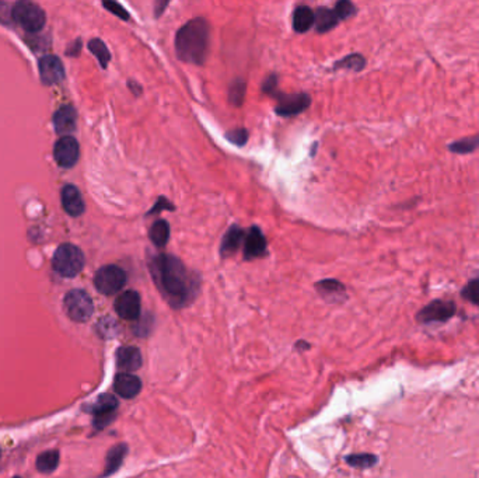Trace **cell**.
Listing matches in <instances>:
<instances>
[{"label":"cell","instance_id":"obj_5","mask_svg":"<svg viewBox=\"0 0 479 478\" xmlns=\"http://www.w3.org/2000/svg\"><path fill=\"white\" fill-rule=\"evenodd\" d=\"M64 307L68 317L76 323H86L94 313V304L90 295L82 289H73L66 293Z\"/></svg>","mask_w":479,"mask_h":478},{"label":"cell","instance_id":"obj_39","mask_svg":"<svg viewBox=\"0 0 479 478\" xmlns=\"http://www.w3.org/2000/svg\"><path fill=\"white\" fill-rule=\"evenodd\" d=\"M15 478H22V477H15Z\"/></svg>","mask_w":479,"mask_h":478},{"label":"cell","instance_id":"obj_16","mask_svg":"<svg viewBox=\"0 0 479 478\" xmlns=\"http://www.w3.org/2000/svg\"><path fill=\"white\" fill-rule=\"evenodd\" d=\"M76 120L78 114L72 106L61 107L54 115V127L57 134L69 136V134L73 132L76 128Z\"/></svg>","mask_w":479,"mask_h":478},{"label":"cell","instance_id":"obj_36","mask_svg":"<svg viewBox=\"0 0 479 478\" xmlns=\"http://www.w3.org/2000/svg\"><path fill=\"white\" fill-rule=\"evenodd\" d=\"M80 50H82V41L78 40V41H75V43L71 45V48H69L66 52H68L69 57H78V55L80 54Z\"/></svg>","mask_w":479,"mask_h":478},{"label":"cell","instance_id":"obj_24","mask_svg":"<svg viewBox=\"0 0 479 478\" xmlns=\"http://www.w3.org/2000/svg\"><path fill=\"white\" fill-rule=\"evenodd\" d=\"M149 236H150V240L156 246H159V247L166 246L169 239H170V226H169V223L166 220L155 222V225L150 227Z\"/></svg>","mask_w":479,"mask_h":478},{"label":"cell","instance_id":"obj_22","mask_svg":"<svg viewBox=\"0 0 479 478\" xmlns=\"http://www.w3.org/2000/svg\"><path fill=\"white\" fill-rule=\"evenodd\" d=\"M314 17H315L314 23L317 26V31L318 33H327V31L332 30L338 24V22H339V19L335 15V12L329 10L327 8L318 9L317 15H314Z\"/></svg>","mask_w":479,"mask_h":478},{"label":"cell","instance_id":"obj_31","mask_svg":"<svg viewBox=\"0 0 479 478\" xmlns=\"http://www.w3.org/2000/svg\"><path fill=\"white\" fill-rule=\"evenodd\" d=\"M335 15L338 16L339 20H346L349 17H352L356 13V8L353 3L346 2V0H342V2H338L335 6Z\"/></svg>","mask_w":479,"mask_h":478},{"label":"cell","instance_id":"obj_26","mask_svg":"<svg viewBox=\"0 0 479 478\" xmlns=\"http://www.w3.org/2000/svg\"><path fill=\"white\" fill-rule=\"evenodd\" d=\"M89 50L96 55V58L99 59L100 65L106 69V68L108 66L110 59H111V54H110L107 45H106L101 40L94 38V40H92V41L89 43Z\"/></svg>","mask_w":479,"mask_h":478},{"label":"cell","instance_id":"obj_12","mask_svg":"<svg viewBox=\"0 0 479 478\" xmlns=\"http://www.w3.org/2000/svg\"><path fill=\"white\" fill-rule=\"evenodd\" d=\"M38 71H40L43 83L48 86L61 83L65 79L64 64L58 57H54V55L43 57L38 62Z\"/></svg>","mask_w":479,"mask_h":478},{"label":"cell","instance_id":"obj_21","mask_svg":"<svg viewBox=\"0 0 479 478\" xmlns=\"http://www.w3.org/2000/svg\"><path fill=\"white\" fill-rule=\"evenodd\" d=\"M315 22L314 13L307 6H299L293 13V27L297 33L308 31Z\"/></svg>","mask_w":479,"mask_h":478},{"label":"cell","instance_id":"obj_34","mask_svg":"<svg viewBox=\"0 0 479 478\" xmlns=\"http://www.w3.org/2000/svg\"><path fill=\"white\" fill-rule=\"evenodd\" d=\"M276 86H278V80H276V76L273 75L265 80V83L262 85V92L269 96H276L278 94Z\"/></svg>","mask_w":479,"mask_h":478},{"label":"cell","instance_id":"obj_19","mask_svg":"<svg viewBox=\"0 0 479 478\" xmlns=\"http://www.w3.org/2000/svg\"><path fill=\"white\" fill-rule=\"evenodd\" d=\"M315 288L320 292V295L329 302H341L346 296L345 286L335 279H324L318 282Z\"/></svg>","mask_w":479,"mask_h":478},{"label":"cell","instance_id":"obj_29","mask_svg":"<svg viewBox=\"0 0 479 478\" xmlns=\"http://www.w3.org/2000/svg\"><path fill=\"white\" fill-rule=\"evenodd\" d=\"M461 296L469 303L479 306V278L469 281L461 290Z\"/></svg>","mask_w":479,"mask_h":478},{"label":"cell","instance_id":"obj_13","mask_svg":"<svg viewBox=\"0 0 479 478\" xmlns=\"http://www.w3.org/2000/svg\"><path fill=\"white\" fill-rule=\"evenodd\" d=\"M114 390L122 398H135L142 390V380L132 373H118L114 380Z\"/></svg>","mask_w":479,"mask_h":478},{"label":"cell","instance_id":"obj_18","mask_svg":"<svg viewBox=\"0 0 479 478\" xmlns=\"http://www.w3.org/2000/svg\"><path fill=\"white\" fill-rule=\"evenodd\" d=\"M127 453H128V446L125 443H120V444H115L114 447H111L110 451L107 453L106 470L103 472V477H110L114 472H117L120 470V467L122 465Z\"/></svg>","mask_w":479,"mask_h":478},{"label":"cell","instance_id":"obj_38","mask_svg":"<svg viewBox=\"0 0 479 478\" xmlns=\"http://www.w3.org/2000/svg\"><path fill=\"white\" fill-rule=\"evenodd\" d=\"M297 348H300V349H307V348H310V345L306 344V341H299Z\"/></svg>","mask_w":479,"mask_h":478},{"label":"cell","instance_id":"obj_37","mask_svg":"<svg viewBox=\"0 0 479 478\" xmlns=\"http://www.w3.org/2000/svg\"><path fill=\"white\" fill-rule=\"evenodd\" d=\"M128 86H129V87H131V89H132V92H135V93H136V94H141V93H139V92H138V89H139V90H141V86H138V85H135V83H134V82H129V83H128Z\"/></svg>","mask_w":479,"mask_h":478},{"label":"cell","instance_id":"obj_30","mask_svg":"<svg viewBox=\"0 0 479 478\" xmlns=\"http://www.w3.org/2000/svg\"><path fill=\"white\" fill-rule=\"evenodd\" d=\"M245 94V83L243 80H237L230 86L229 90V100L234 106H241Z\"/></svg>","mask_w":479,"mask_h":478},{"label":"cell","instance_id":"obj_33","mask_svg":"<svg viewBox=\"0 0 479 478\" xmlns=\"http://www.w3.org/2000/svg\"><path fill=\"white\" fill-rule=\"evenodd\" d=\"M103 5H104L106 9H108L111 13H114L120 19H122V20H128L129 19L128 12L120 3H117V2H104Z\"/></svg>","mask_w":479,"mask_h":478},{"label":"cell","instance_id":"obj_3","mask_svg":"<svg viewBox=\"0 0 479 478\" xmlns=\"http://www.w3.org/2000/svg\"><path fill=\"white\" fill-rule=\"evenodd\" d=\"M52 267L59 275L65 278H73L80 274L85 267V254L75 244H62L58 247L54 255Z\"/></svg>","mask_w":479,"mask_h":478},{"label":"cell","instance_id":"obj_11","mask_svg":"<svg viewBox=\"0 0 479 478\" xmlns=\"http://www.w3.org/2000/svg\"><path fill=\"white\" fill-rule=\"evenodd\" d=\"M141 296L135 290L124 292L115 300V311L124 320H138L141 317Z\"/></svg>","mask_w":479,"mask_h":478},{"label":"cell","instance_id":"obj_6","mask_svg":"<svg viewBox=\"0 0 479 478\" xmlns=\"http://www.w3.org/2000/svg\"><path fill=\"white\" fill-rule=\"evenodd\" d=\"M127 283V274L117 265H106L96 272L94 286L103 295H115Z\"/></svg>","mask_w":479,"mask_h":478},{"label":"cell","instance_id":"obj_28","mask_svg":"<svg viewBox=\"0 0 479 478\" xmlns=\"http://www.w3.org/2000/svg\"><path fill=\"white\" fill-rule=\"evenodd\" d=\"M364 66H366V59L362 55H359V54L349 55L345 59H342V61L335 64L336 69H352V71H356V72L364 69Z\"/></svg>","mask_w":479,"mask_h":478},{"label":"cell","instance_id":"obj_32","mask_svg":"<svg viewBox=\"0 0 479 478\" xmlns=\"http://www.w3.org/2000/svg\"><path fill=\"white\" fill-rule=\"evenodd\" d=\"M227 139L237 146H243L248 141V132L244 128H238V129L230 131L227 134Z\"/></svg>","mask_w":479,"mask_h":478},{"label":"cell","instance_id":"obj_10","mask_svg":"<svg viewBox=\"0 0 479 478\" xmlns=\"http://www.w3.org/2000/svg\"><path fill=\"white\" fill-rule=\"evenodd\" d=\"M278 104L275 111L280 117H293L303 113L310 106V97L304 93L299 94H276Z\"/></svg>","mask_w":479,"mask_h":478},{"label":"cell","instance_id":"obj_8","mask_svg":"<svg viewBox=\"0 0 479 478\" xmlns=\"http://www.w3.org/2000/svg\"><path fill=\"white\" fill-rule=\"evenodd\" d=\"M457 311L454 302L451 300H433L424 306L416 316V320L422 324L445 323Z\"/></svg>","mask_w":479,"mask_h":478},{"label":"cell","instance_id":"obj_1","mask_svg":"<svg viewBox=\"0 0 479 478\" xmlns=\"http://www.w3.org/2000/svg\"><path fill=\"white\" fill-rule=\"evenodd\" d=\"M150 272L170 306L181 309L194 300L198 282L178 258L169 254L156 255L150 264Z\"/></svg>","mask_w":479,"mask_h":478},{"label":"cell","instance_id":"obj_14","mask_svg":"<svg viewBox=\"0 0 479 478\" xmlns=\"http://www.w3.org/2000/svg\"><path fill=\"white\" fill-rule=\"evenodd\" d=\"M266 251V240L258 227H251L244 237V257L254 260L262 257Z\"/></svg>","mask_w":479,"mask_h":478},{"label":"cell","instance_id":"obj_2","mask_svg":"<svg viewBox=\"0 0 479 478\" xmlns=\"http://www.w3.org/2000/svg\"><path fill=\"white\" fill-rule=\"evenodd\" d=\"M209 47V24L203 19L188 22L176 36V51L181 61L202 65Z\"/></svg>","mask_w":479,"mask_h":478},{"label":"cell","instance_id":"obj_27","mask_svg":"<svg viewBox=\"0 0 479 478\" xmlns=\"http://www.w3.org/2000/svg\"><path fill=\"white\" fill-rule=\"evenodd\" d=\"M345 461L355 468H370L377 463V457L370 453H359V454H350L345 458Z\"/></svg>","mask_w":479,"mask_h":478},{"label":"cell","instance_id":"obj_35","mask_svg":"<svg viewBox=\"0 0 479 478\" xmlns=\"http://www.w3.org/2000/svg\"><path fill=\"white\" fill-rule=\"evenodd\" d=\"M163 209H174V205H171L166 198H159V201L156 202L155 208L152 211H149V215H155L156 212L163 211Z\"/></svg>","mask_w":479,"mask_h":478},{"label":"cell","instance_id":"obj_25","mask_svg":"<svg viewBox=\"0 0 479 478\" xmlns=\"http://www.w3.org/2000/svg\"><path fill=\"white\" fill-rule=\"evenodd\" d=\"M478 148H479V135L464 138L448 145V150L457 155H468V153L475 152Z\"/></svg>","mask_w":479,"mask_h":478},{"label":"cell","instance_id":"obj_7","mask_svg":"<svg viewBox=\"0 0 479 478\" xmlns=\"http://www.w3.org/2000/svg\"><path fill=\"white\" fill-rule=\"evenodd\" d=\"M118 409V400L111 394H101L90 407L89 412L94 416V428L101 430L114 422Z\"/></svg>","mask_w":479,"mask_h":478},{"label":"cell","instance_id":"obj_9","mask_svg":"<svg viewBox=\"0 0 479 478\" xmlns=\"http://www.w3.org/2000/svg\"><path fill=\"white\" fill-rule=\"evenodd\" d=\"M80 155V148L73 136H62L54 148V157L61 167H73Z\"/></svg>","mask_w":479,"mask_h":478},{"label":"cell","instance_id":"obj_20","mask_svg":"<svg viewBox=\"0 0 479 478\" xmlns=\"http://www.w3.org/2000/svg\"><path fill=\"white\" fill-rule=\"evenodd\" d=\"M244 236H245L244 232L238 226L230 227L222 241V248H220L222 255L227 257V255L234 254L238 250L241 241L244 240Z\"/></svg>","mask_w":479,"mask_h":478},{"label":"cell","instance_id":"obj_17","mask_svg":"<svg viewBox=\"0 0 479 478\" xmlns=\"http://www.w3.org/2000/svg\"><path fill=\"white\" fill-rule=\"evenodd\" d=\"M62 206L71 216H80L85 212V202L78 187L68 184L62 188Z\"/></svg>","mask_w":479,"mask_h":478},{"label":"cell","instance_id":"obj_15","mask_svg":"<svg viewBox=\"0 0 479 478\" xmlns=\"http://www.w3.org/2000/svg\"><path fill=\"white\" fill-rule=\"evenodd\" d=\"M143 358L136 346H121L117 351V365L125 373L135 372L142 367Z\"/></svg>","mask_w":479,"mask_h":478},{"label":"cell","instance_id":"obj_23","mask_svg":"<svg viewBox=\"0 0 479 478\" xmlns=\"http://www.w3.org/2000/svg\"><path fill=\"white\" fill-rule=\"evenodd\" d=\"M59 460H61V456L58 450H47L37 457V463H36L37 470L40 472L50 474L58 468Z\"/></svg>","mask_w":479,"mask_h":478},{"label":"cell","instance_id":"obj_4","mask_svg":"<svg viewBox=\"0 0 479 478\" xmlns=\"http://www.w3.org/2000/svg\"><path fill=\"white\" fill-rule=\"evenodd\" d=\"M13 20L29 33H37L44 29L47 16L45 12L33 2H19L12 10Z\"/></svg>","mask_w":479,"mask_h":478}]
</instances>
